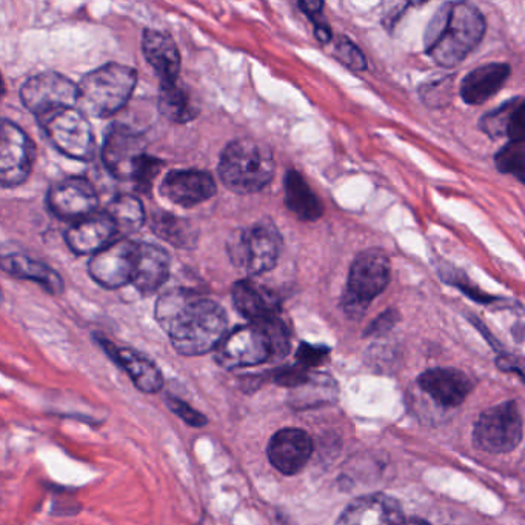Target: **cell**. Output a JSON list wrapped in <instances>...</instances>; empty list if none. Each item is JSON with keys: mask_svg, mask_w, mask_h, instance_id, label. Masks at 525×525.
Returning a JSON list of instances; mask_svg holds the SVG:
<instances>
[{"mask_svg": "<svg viewBox=\"0 0 525 525\" xmlns=\"http://www.w3.org/2000/svg\"><path fill=\"white\" fill-rule=\"evenodd\" d=\"M142 51L148 64L162 79V84L178 81L181 71V54L168 34L147 30L142 39Z\"/></svg>", "mask_w": 525, "mask_h": 525, "instance_id": "cell-22", "label": "cell"}, {"mask_svg": "<svg viewBox=\"0 0 525 525\" xmlns=\"http://www.w3.org/2000/svg\"><path fill=\"white\" fill-rule=\"evenodd\" d=\"M498 367L501 368L502 372H518L522 376L521 361L515 356H501L498 359Z\"/></svg>", "mask_w": 525, "mask_h": 525, "instance_id": "cell-37", "label": "cell"}, {"mask_svg": "<svg viewBox=\"0 0 525 525\" xmlns=\"http://www.w3.org/2000/svg\"><path fill=\"white\" fill-rule=\"evenodd\" d=\"M524 105L521 97H516L513 101L507 102L502 107L496 108L492 113L485 114L481 119L479 125L485 134H489L490 138L499 139L507 136L509 138L510 128H512L513 119H515L516 111Z\"/></svg>", "mask_w": 525, "mask_h": 525, "instance_id": "cell-30", "label": "cell"}, {"mask_svg": "<svg viewBox=\"0 0 525 525\" xmlns=\"http://www.w3.org/2000/svg\"><path fill=\"white\" fill-rule=\"evenodd\" d=\"M282 236L271 221L256 222L231 233L227 242L230 261L247 275L258 276L275 267L281 255Z\"/></svg>", "mask_w": 525, "mask_h": 525, "instance_id": "cell-5", "label": "cell"}, {"mask_svg": "<svg viewBox=\"0 0 525 525\" xmlns=\"http://www.w3.org/2000/svg\"><path fill=\"white\" fill-rule=\"evenodd\" d=\"M390 284V259L379 248H370L356 256L348 275L342 308L350 318L358 319L376 296Z\"/></svg>", "mask_w": 525, "mask_h": 525, "instance_id": "cell-6", "label": "cell"}, {"mask_svg": "<svg viewBox=\"0 0 525 525\" xmlns=\"http://www.w3.org/2000/svg\"><path fill=\"white\" fill-rule=\"evenodd\" d=\"M0 268L10 276L41 284L51 295H61L64 282L53 268L41 261L27 258L22 255H11L0 258Z\"/></svg>", "mask_w": 525, "mask_h": 525, "instance_id": "cell-26", "label": "cell"}, {"mask_svg": "<svg viewBox=\"0 0 525 525\" xmlns=\"http://www.w3.org/2000/svg\"><path fill=\"white\" fill-rule=\"evenodd\" d=\"M510 77V65L495 62L470 71L461 84L462 101L481 105L498 94Z\"/></svg>", "mask_w": 525, "mask_h": 525, "instance_id": "cell-23", "label": "cell"}, {"mask_svg": "<svg viewBox=\"0 0 525 525\" xmlns=\"http://www.w3.org/2000/svg\"><path fill=\"white\" fill-rule=\"evenodd\" d=\"M496 167L501 173L513 174L519 181L524 182L525 147L524 141H510L496 154Z\"/></svg>", "mask_w": 525, "mask_h": 525, "instance_id": "cell-31", "label": "cell"}, {"mask_svg": "<svg viewBox=\"0 0 525 525\" xmlns=\"http://www.w3.org/2000/svg\"><path fill=\"white\" fill-rule=\"evenodd\" d=\"M399 525H429V522L422 521V519H408V521H402Z\"/></svg>", "mask_w": 525, "mask_h": 525, "instance_id": "cell-38", "label": "cell"}, {"mask_svg": "<svg viewBox=\"0 0 525 525\" xmlns=\"http://www.w3.org/2000/svg\"><path fill=\"white\" fill-rule=\"evenodd\" d=\"M404 521L399 502L392 496H361L348 505L338 519V525H399Z\"/></svg>", "mask_w": 525, "mask_h": 525, "instance_id": "cell-17", "label": "cell"}, {"mask_svg": "<svg viewBox=\"0 0 525 525\" xmlns=\"http://www.w3.org/2000/svg\"><path fill=\"white\" fill-rule=\"evenodd\" d=\"M268 459L284 475H296L307 465L313 453L308 433L299 429L279 430L268 444Z\"/></svg>", "mask_w": 525, "mask_h": 525, "instance_id": "cell-16", "label": "cell"}, {"mask_svg": "<svg viewBox=\"0 0 525 525\" xmlns=\"http://www.w3.org/2000/svg\"><path fill=\"white\" fill-rule=\"evenodd\" d=\"M161 193L173 204L194 207L215 196L216 182L207 171L176 170L165 176Z\"/></svg>", "mask_w": 525, "mask_h": 525, "instance_id": "cell-15", "label": "cell"}, {"mask_svg": "<svg viewBox=\"0 0 525 525\" xmlns=\"http://www.w3.org/2000/svg\"><path fill=\"white\" fill-rule=\"evenodd\" d=\"M42 127L54 147L68 158L90 161L94 154V138L87 116L76 107L54 111L41 118Z\"/></svg>", "mask_w": 525, "mask_h": 525, "instance_id": "cell-9", "label": "cell"}, {"mask_svg": "<svg viewBox=\"0 0 525 525\" xmlns=\"http://www.w3.org/2000/svg\"><path fill=\"white\" fill-rule=\"evenodd\" d=\"M107 215L116 227V233L130 235L144 225V205L131 194H121L107 208Z\"/></svg>", "mask_w": 525, "mask_h": 525, "instance_id": "cell-29", "label": "cell"}, {"mask_svg": "<svg viewBox=\"0 0 525 525\" xmlns=\"http://www.w3.org/2000/svg\"><path fill=\"white\" fill-rule=\"evenodd\" d=\"M167 405L174 415L179 416L182 421L187 422L191 427H204V425L207 424V418H205L202 413H199L198 410H194L191 405H188L187 402L181 401L179 398L168 396Z\"/></svg>", "mask_w": 525, "mask_h": 525, "instance_id": "cell-34", "label": "cell"}, {"mask_svg": "<svg viewBox=\"0 0 525 525\" xmlns=\"http://www.w3.org/2000/svg\"><path fill=\"white\" fill-rule=\"evenodd\" d=\"M219 178L238 194L258 193L275 176V158L270 148L255 139H238L222 151Z\"/></svg>", "mask_w": 525, "mask_h": 525, "instance_id": "cell-3", "label": "cell"}, {"mask_svg": "<svg viewBox=\"0 0 525 525\" xmlns=\"http://www.w3.org/2000/svg\"><path fill=\"white\" fill-rule=\"evenodd\" d=\"M335 54L339 61L350 70L364 71L367 68V59H365L364 53L345 37H341L336 44Z\"/></svg>", "mask_w": 525, "mask_h": 525, "instance_id": "cell-33", "label": "cell"}, {"mask_svg": "<svg viewBox=\"0 0 525 525\" xmlns=\"http://www.w3.org/2000/svg\"><path fill=\"white\" fill-rule=\"evenodd\" d=\"M485 34L481 11L465 2L442 5L425 30V53L444 68L456 67L469 56Z\"/></svg>", "mask_w": 525, "mask_h": 525, "instance_id": "cell-2", "label": "cell"}, {"mask_svg": "<svg viewBox=\"0 0 525 525\" xmlns=\"http://www.w3.org/2000/svg\"><path fill=\"white\" fill-rule=\"evenodd\" d=\"M0 302H2V293H0Z\"/></svg>", "mask_w": 525, "mask_h": 525, "instance_id": "cell-40", "label": "cell"}, {"mask_svg": "<svg viewBox=\"0 0 525 525\" xmlns=\"http://www.w3.org/2000/svg\"><path fill=\"white\" fill-rule=\"evenodd\" d=\"M231 299L236 310L251 322L275 318L279 311V298L256 282L238 281L231 288Z\"/></svg>", "mask_w": 525, "mask_h": 525, "instance_id": "cell-21", "label": "cell"}, {"mask_svg": "<svg viewBox=\"0 0 525 525\" xmlns=\"http://www.w3.org/2000/svg\"><path fill=\"white\" fill-rule=\"evenodd\" d=\"M21 99L31 113L45 118L54 111L76 107L77 85L62 74H37L25 82Z\"/></svg>", "mask_w": 525, "mask_h": 525, "instance_id": "cell-10", "label": "cell"}, {"mask_svg": "<svg viewBox=\"0 0 525 525\" xmlns=\"http://www.w3.org/2000/svg\"><path fill=\"white\" fill-rule=\"evenodd\" d=\"M102 347L107 350L119 367L124 368V372L130 376L131 381L144 393H158L164 385L161 370L150 358L142 355L141 352L131 350V348H118L111 342L101 339Z\"/></svg>", "mask_w": 525, "mask_h": 525, "instance_id": "cell-20", "label": "cell"}, {"mask_svg": "<svg viewBox=\"0 0 525 525\" xmlns=\"http://www.w3.org/2000/svg\"><path fill=\"white\" fill-rule=\"evenodd\" d=\"M170 275V256L164 248L139 244L138 259L131 284L144 295L158 290Z\"/></svg>", "mask_w": 525, "mask_h": 525, "instance_id": "cell-24", "label": "cell"}, {"mask_svg": "<svg viewBox=\"0 0 525 525\" xmlns=\"http://www.w3.org/2000/svg\"><path fill=\"white\" fill-rule=\"evenodd\" d=\"M284 185L285 204L296 218L301 219V221L313 222L324 215V205L298 171H287Z\"/></svg>", "mask_w": 525, "mask_h": 525, "instance_id": "cell-25", "label": "cell"}, {"mask_svg": "<svg viewBox=\"0 0 525 525\" xmlns=\"http://www.w3.org/2000/svg\"><path fill=\"white\" fill-rule=\"evenodd\" d=\"M399 321V313L396 310H387L376 318L372 324L368 325L365 336H378L390 332Z\"/></svg>", "mask_w": 525, "mask_h": 525, "instance_id": "cell-36", "label": "cell"}, {"mask_svg": "<svg viewBox=\"0 0 525 525\" xmlns=\"http://www.w3.org/2000/svg\"><path fill=\"white\" fill-rule=\"evenodd\" d=\"M116 227L107 211H96L88 218L74 222L67 231L68 247L77 255H96L113 242Z\"/></svg>", "mask_w": 525, "mask_h": 525, "instance_id": "cell-18", "label": "cell"}, {"mask_svg": "<svg viewBox=\"0 0 525 525\" xmlns=\"http://www.w3.org/2000/svg\"><path fill=\"white\" fill-rule=\"evenodd\" d=\"M138 84L133 68L107 64L91 71L77 85V110L93 118H110L127 105Z\"/></svg>", "mask_w": 525, "mask_h": 525, "instance_id": "cell-4", "label": "cell"}, {"mask_svg": "<svg viewBox=\"0 0 525 525\" xmlns=\"http://www.w3.org/2000/svg\"><path fill=\"white\" fill-rule=\"evenodd\" d=\"M475 444L489 453H509L522 441V416L515 401L485 410L475 424Z\"/></svg>", "mask_w": 525, "mask_h": 525, "instance_id": "cell-8", "label": "cell"}, {"mask_svg": "<svg viewBox=\"0 0 525 525\" xmlns=\"http://www.w3.org/2000/svg\"><path fill=\"white\" fill-rule=\"evenodd\" d=\"M419 385L430 398L444 407H456L472 392L469 376L455 368H432L419 376Z\"/></svg>", "mask_w": 525, "mask_h": 525, "instance_id": "cell-19", "label": "cell"}, {"mask_svg": "<svg viewBox=\"0 0 525 525\" xmlns=\"http://www.w3.org/2000/svg\"><path fill=\"white\" fill-rule=\"evenodd\" d=\"M33 142L28 134L10 121H0V185L24 184L33 168Z\"/></svg>", "mask_w": 525, "mask_h": 525, "instance_id": "cell-11", "label": "cell"}, {"mask_svg": "<svg viewBox=\"0 0 525 525\" xmlns=\"http://www.w3.org/2000/svg\"><path fill=\"white\" fill-rule=\"evenodd\" d=\"M275 359L273 344L264 322H251L228 333L216 347V361L228 370L253 367Z\"/></svg>", "mask_w": 525, "mask_h": 525, "instance_id": "cell-7", "label": "cell"}, {"mask_svg": "<svg viewBox=\"0 0 525 525\" xmlns=\"http://www.w3.org/2000/svg\"><path fill=\"white\" fill-rule=\"evenodd\" d=\"M154 233L168 244L178 248H194L198 242V228L188 219L170 213H156L151 221Z\"/></svg>", "mask_w": 525, "mask_h": 525, "instance_id": "cell-28", "label": "cell"}, {"mask_svg": "<svg viewBox=\"0 0 525 525\" xmlns=\"http://www.w3.org/2000/svg\"><path fill=\"white\" fill-rule=\"evenodd\" d=\"M162 167H164V162L144 154V156L139 159L136 167H134L133 174H131V181H134L139 191L147 193V191H150V188L153 187L154 179L158 178L159 171L162 170Z\"/></svg>", "mask_w": 525, "mask_h": 525, "instance_id": "cell-32", "label": "cell"}, {"mask_svg": "<svg viewBox=\"0 0 525 525\" xmlns=\"http://www.w3.org/2000/svg\"><path fill=\"white\" fill-rule=\"evenodd\" d=\"M139 244L119 239L97 251L88 264L91 278L105 288H121L131 284L138 259Z\"/></svg>", "mask_w": 525, "mask_h": 525, "instance_id": "cell-12", "label": "cell"}, {"mask_svg": "<svg viewBox=\"0 0 525 525\" xmlns=\"http://www.w3.org/2000/svg\"><path fill=\"white\" fill-rule=\"evenodd\" d=\"M96 190L85 178H67L48 193V205L57 218L81 221L97 211Z\"/></svg>", "mask_w": 525, "mask_h": 525, "instance_id": "cell-13", "label": "cell"}, {"mask_svg": "<svg viewBox=\"0 0 525 525\" xmlns=\"http://www.w3.org/2000/svg\"><path fill=\"white\" fill-rule=\"evenodd\" d=\"M145 154V139L138 131L116 125L108 131L102 148L105 167L114 178L131 179L134 167Z\"/></svg>", "mask_w": 525, "mask_h": 525, "instance_id": "cell-14", "label": "cell"}, {"mask_svg": "<svg viewBox=\"0 0 525 525\" xmlns=\"http://www.w3.org/2000/svg\"><path fill=\"white\" fill-rule=\"evenodd\" d=\"M156 319L173 347L185 356L205 355L227 335L224 308L187 288L164 293L156 304Z\"/></svg>", "mask_w": 525, "mask_h": 525, "instance_id": "cell-1", "label": "cell"}, {"mask_svg": "<svg viewBox=\"0 0 525 525\" xmlns=\"http://www.w3.org/2000/svg\"><path fill=\"white\" fill-rule=\"evenodd\" d=\"M159 111L174 124H187L198 116V108L194 107L190 94L178 81L161 85Z\"/></svg>", "mask_w": 525, "mask_h": 525, "instance_id": "cell-27", "label": "cell"}, {"mask_svg": "<svg viewBox=\"0 0 525 525\" xmlns=\"http://www.w3.org/2000/svg\"><path fill=\"white\" fill-rule=\"evenodd\" d=\"M5 93V84L4 79H2V74H0V97Z\"/></svg>", "mask_w": 525, "mask_h": 525, "instance_id": "cell-39", "label": "cell"}, {"mask_svg": "<svg viewBox=\"0 0 525 525\" xmlns=\"http://www.w3.org/2000/svg\"><path fill=\"white\" fill-rule=\"evenodd\" d=\"M328 355H330V350H328L327 347L301 344L298 353H296V359H298L299 365H301V367L308 368L322 364Z\"/></svg>", "mask_w": 525, "mask_h": 525, "instance_id": "cell-35", "label": "cell"}]
</instances>
